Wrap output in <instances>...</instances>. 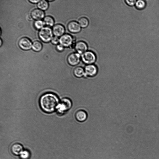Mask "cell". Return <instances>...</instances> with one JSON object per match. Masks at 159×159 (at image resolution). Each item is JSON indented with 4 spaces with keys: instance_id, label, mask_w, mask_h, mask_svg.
<instances>
[{
    "instance_id": "cell-1",
    "label": "cell",
    "mask_w": 159,
    "mask_h": 159,
    "mask_svg": "<svg viewBox=\"0 0 159 159\" xmlns=\"http://www.w3.org/2000/svg\"><path fill=\"white\" fill-rule=\"evenodd\" d=\"M58 97L55 94L48 93L40 98L39 106L41 110L47 113H51L56 110L59 103Z\"/></svg>"
},
{
    "instance_id": "cell-2",
    "label": "cell",
    "mask_w": 159,
    "mask_h": 159,
    "mask_svg": "<svg viewBox=\"0 0 159 159\" xmlns=\"http://www.w3.org/2000/svg\"><path fill=\"white\" fill-rule=\"evenodd\" d=\"M72 106V102L69 99L65 98L60 101L56 111L58 114L62 115L69 110Z\"/></svg>"
},
{
    "instance_id": "cell-3",
    "label": "cell",
    "mask_w": 159,
    "mask_h": 159,
    "mask_svg": "<svg viewBox=\"0 0 159 159\" xmlns=\"http://www.w3.org/2000/svg\"><path fill=\"white\" fill-rule=\"evenodd\" d=\"M53 30L51 28L48 27H44L40 30L39 37L41 40L45 43L51 41L53 38Z\"/></svg>"
},
{
    "instance_id": "cell-4",
    "label": "cell",
    "mask_w": 159,
    "mask_h": 159,
    "mask_svg": "<svg viewBox=\"0 0 159 159\" xmlns=\"http://www.w3.org/2000/svg\"><path fill=\"white\" fill-rule=\"evenodd\" d=\"M75 37L68 34H64L59 38L60 44L63 46L64 47H72L74 48L76 43H75Z\"/></svg>"
},
{
    "instance_id": "cell-5",
    "label": "cell",
    "mask_w": 159,
    "mask_h": 159,
    "mask_svg": "<svg viewBox=\"0 0 159 159\" xmlns=\"http://www.w3.org/2000/svg\"><path fill=\"white\" fill-rule=\"evenodd\" d=\"M96 59V54L91 51L88 50L81 55V60L83 62L87 65L93 64Z\"/></svg>"
},
{
    "instance_id": "cell-6",
    "label": "cell",
    "mask_w": 159,
    "mask_h": 159,
    "mask_svg": "<svg viewBox=\"0 0 159 159\" xmlns=\"http://www.w3.org/2000/svg\"><path fill=\"white\" fill-rule=\"evenodd\" d=\"M81 56L77 53H72L67 57V61L70 65L74 66L77 65L80 62Z\"/></svg>"
},
{
    "instance_id": "cell-7",
    "label": "cell",
    "mask_w": 159,
    "mask_h": 159,
    "mask_svg": "<svg viewBox=\"0 0 159 159\" xmlns=\"http://www.w3.org/2000/svg\"><path fill=\"white\" fill-rule=\"evenodd\" d=\"M85 75L90 77L95 76L98 72V69L95 65H87L84 68Z\"/></svg>"
},
{
    "instance_id": "cell-8",
    "label": "cell",
    "mask_w": 159,
    "mask_h": 159,
    "mask_svg": "<svg viewBox=\"0 0 159 159\" xmlns=\"http://www.w3.org/2000/svg\"><path fill=\"white\" fill-rule=\"evenodd\" d=\"M19 45L21 49L25 50H28L32 48V44L29 39L24 37L21 38L19 40Z\"/></svg>"
},
{
    "instance_id": "cell-9",
    "label": "cell",
    "mask_w": 159,
    "mask_h": 159,
    "mask_svg": "<svg viewBox=\"0 0 159 159\" xmlns=\"http://www.w3.org/2000/svg\"><path fill=\"white\" fill-rule=\"evenodd\" d=\"M74 48L77 53L82 55L83 53L88 51V46L86 42L80 41L76 43Z\"/></svg>"
},
{
    "instance_id": "cell-10",
    "label": "cell",
    "mask_w": 159,
    "mask_h": 159,
    "mask_svg": "<svg viewBox=\"0 0 159 159\" xmlns=\"http://www.w3.org/2000/svg\"><path fill=\"white\" fill-rule=\"evenodd\" d=\"M67 27L68 30L73 33H77L81 31L82 28L78 22L75 21H71L69 23Z\"/></svg>"
},
{
    "instance_id": "cell-11",
    "label": "cell",
    "mask_w": 159,
    "mask_h": 159,
    "mask_svg": "<svg viewBox=\"0 0 159 159\" xmlns=\"http://www.w3.org/2000/svg\"><path fill=\"white\" fill-rule=\"evenodd\" d=\"M52 30L53 34L56 37H61L65 33V28L63 25L57 24L54 26Z\"/></svg>"
},
{
    "instance_id": "cell-12",
    "label": "cell",
    "mask_w": 159,
    "mask_h": 159,
    "mask_svg": "<svg viewBox=\"0 0 159 159\" xmlns=\"http://www.w3.org/2000/svg\"><path fill=\"white\" fill-rule=\"evenodd\" d=\"M45 14L43 10L39 9H35L31 12V16L32 19L36 20H41L45 18Z\"/></svg>"
},
{
    "instance_id": "cell-13",
    "label": "cell",
    "mask_w": 159,
    "mask_h": 159,
    "mask_svg": "<svg viewBox=\"0 0 159 159\" xmlns=\"http://www.w3.org/2000/svg\"><path fill=\"white\" fill-rule=\"evenodd\" d=\"M75 117L78 122H84L87 119L88 115L86 112L84 110H79L76 112Z\"/></svg>"
},
{
    "instance_id": "cell-14",
    "label": "cell",
    "mask_w": 159,
    "mask_h": 159,
    "mask_svg": "<svg viewBox=\"0 0 159 159\" xmlns=\"http://www.w3.org/2000/svg\"><path fill=\"white\" fill-rule=\"evenodd\" d=\"M23 150V146L19 143L14 144L11 148V151L12 154L16 156L20 155Z\"/></svg>"
},
{
    "instance_id": "cell-15",
    "label": "cell",
    "mask_w": 159,
    "mask_h": 159,
    "mask_svg": "<svg viewBox=\"0 0 159 159\" xmlns=\"http://www.w3.org/2000/svg\"><path fill=\"white\" fill-rule=\"evenodd\" d=\"M73 73L76 77L78 78L82 77L85 75L84 69L81 67H76L73 70Z\"/></svg>"
},
{
    "instance_id": "cell-16",
    "label": "cell",
    "mask_w": 159,
    "mask_h": 159,
    "mask_svg": "<svg viewBox=\"0 0 159 159\" xmlns=\"http://www.w3.org/2000/svg\"><path fill=\"white\" fill-rule=\"evenodd\" d=\"M78 23L82 28L87 27L89 23V21L88 18L85 17L80 18L78 20Z\"/></svg>"
},
{
    "instance_id": "cell-17",
    "label": "cell",
    "mask_w": 159,
    "mask_h": 159,
    "mask_svg": "<svg viewBox=\"0 0 159 159\" xmlns=\"http://www.w3.org/2000/svg\"><path fill=\"white\" fill-rule=\"evenodd\" d=\"M45 25L47 27H52L55 23V21L53 17L50 16H47L45 17L44 21Z\"/></svg>"
},
{
    "instance_id": "cell-18",
    "label": "cell",
    "mask_w": 159,
    "mask_h": 159,
    "mask_svg": "<svg viewBox=\"0 0 159 159\" xmlns=\"http://www.w3.org/2000/svg\"><path fill=\"white\" fill-rule=\"evenodd\" d=\"M37 6L39 9L43 11L46 10L49 8V3L47 1L45 0L40 1L38 3Z\"/></svg>"
},
{
    "instance_id": "cell-19",
    "label": "cell",
    "mask_w": 159,
    "mask_h": 159,
    "mask_svg": "<svg viewBox=\"0 0 159 159\" xmlns=\"http://www.w3.org/2000/svg\"><path fill=\"white\" fill-rule=\"evenodd\" d=\"M43 47L42 43L38 41H35L32 43V48L34 51L39 52L41 50Z\"/></svg>"
},
{
    "instance_id": "cell-20",
    "label": "cell",
    "mask_w": 159,
    "mask_h": 159,
    "mask_svg": "<svg viewBox=\"0 0 159 159\" xmlns=\"http://www.w3.org/2000/svg\"><path fill=\"white\" fill-rule=\"evenodd\" d=\"M146 5L145 1L142 0H138L136 1L135 7L136 8L139 10H142L145 8Z\"/></svg>"
},
{
    "instance_id": "cell-21",
    "label": "cell",
    "mask_w": 159,
    "mask_h": 159,
    "mask_svg": "<svg viewBox=\"0 0 159 159\" xmlns=\"http://www.w3.org/2000/svg\"><path fill=\"white\" fill-rule=\"evenodd\" d=\"M45 25L44 21L41 20H36L34 23L35 28L38 30H41Z\"/></svg>"
},
{
    "instance_id": "cell-22",
    "label": "cell",
    "mask_w": 159,
    "mask_h": 159,
    "mask_svg": "<svg viewBox=\"0 0 159 159\" xmlns=\"http://www.w3.org/2000/svg\"><path fill=\"white\" fill-rule=\"evenodd\" d=\"M30 156L29 152L27 150H23L20 155L21 159H29Z\"/></svg>"
},
{
    "instance_id": "cell-23",
    "label": "cell",
    "mask_w": 159,
    "mask_h": 159,
    "mask_svg": "<svg viewBox=\"0 0 159 159\" xmlns=\"http://www.w3.org/2000/svg\"><path fill=\"white\" fill-rule=\"evenodd\" d=\"M51 41L53 44L57 45L59 42V39L58 37L55 36L53 37Z\"/></svg>"
},
{
    "instance_id": "cell-24",
    "label": "cell",
    "mask_w": 159,
    "mask_h": 159,
    "mask_svg": "<svg viewBox=\"0 0 159 159\" xmlns=\"http://www.w3.org/2000/svg\"><path fill=\"white\" fill-rule=\"evenodd\" d=\"M125 1L126 4L128 5L132 6L135 5L136 1H128V0H126Z\"/></svg>"
},
{
    "instance_id": "cell-25",
    "label": "cell",
    "mask_w": 159,
    "mask_h": 159,
    "mask_svg": "<svg viewBox=\"0 0 159 159\" xmlns=\"http://www.w3.org/2000/svg\"><path fill=\"white\" fill-rule=\"evenodd\" d=\"M56 49L57 51L61 52L63 51L64 49V47L61 44L57 45L56 46Z\"/></svg>"
},
{
    "instance_id": "cell-26",
    "label": "cell",
    "mask_w": 159,
    "mask_h": 159,
    "mask_svg": "<svg viewBox=\"0 0 159 159\" xmlns=\"http://www.w3.org/2000/svg\"><path fill=\"white\" fill-rule=\"evenodd\" d=\"M29 1L32 3H38L40 1H39V0H37V1H32V0H29Z\"/></svg>"
},
{
    "instance_id": "cell-27",
    "label": "cell",
    "mask_w": 159,
    "mask_h": 159,
    "mask_svg": "<svg viewBox=\"0 0 159 159\" xmlns=\"http://www.w3.org/2000/svg\"><path fill=\"white\" fill-rule=\"evenodd\" d=\"M2 39H1V46L2 45Z\"/></svg>"
}]
</instances>
